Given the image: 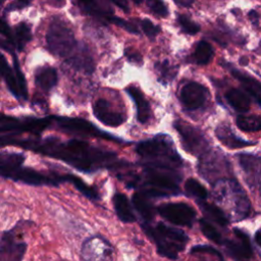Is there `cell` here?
<instances>
[{"instance_id": "obj_1", "label": "cell", "mask_w": 261, "mask_h": 261, "mask_svg": "<svg viewBox=\"0 0 261 261\" xmlns=\"http://www.w3.org/2000/svg\"><path fill=\"white\" fill-rule=\"evenodd\" d=\"M14 144L45 156L62 160L85 172L114 166L117 163L115 153L92 147L87 142L76 139L60 142L56 138H46L41 142L22 141Z\"/></svg>"}, {"instance_id": "obj_2", "label": "cell", "mask_w": 261, "mask_h": 261, "mask_svg": "<svg viewBox=\"0 0 261 261\" xmlns=\"http://www.w3.org/2000/svg\"><path fill=\"white\" fill-rule=\"evenodd\" d=\"M136 152L146 161L147 166L175 170L182 162L172 142L162 135L139 143Z\"/></svg>"}, {"instance_id": "obj_3", "label": "cell", "mask_w": 261, "mask_h": 261, "mask_svg": "<svg viewBox=\"0 0 261 261\" xmlns=\"http://www.w3.org/2000/svg\"><path fill=\"white\" fill-rule=\"evenodd\" d=\"M142 228L154 242L157 253L171 260L177 259L189 242V237L184 230L166 225L163 222H158L156 225L143 223Z\"/></svg>"}, {"instance_id": "obj_4", "label": "cell", "mask_w": 261, "mask_h": 261, "mask_svg": "<svg viewBox=\"0 0 261 261\" xmlns=\"http://www.w3.org/2000/svg\"><path fill=\"white\" fill-rule=\"evenodd\" d=\"M46 43L48 50L53 55L65 59H68L80 45L75 41L71 28L64 19L58 16L53 17L49 23Z\"/></svg>"}, {"instance_id": "obj_5", "label": "cell", "mask_w": 261, "mask_h": 261, "mask_svg": "<svg viewBox=\"0 0 261 261\" xmlns=\"http://www.w3.org/2000/svg\"><path fill=\"white\" fill-rule=\"evenodd\" d=\"M145 190L149 197H168L178 194L179 176L177 171L167 168L146 166L144 170Z\"/></svg>"}, {"instance_id": "obj_6", "label": "cell", "mask_w": 261, "mask_h": 261, "mask_svg": "<svg viewBox=\"0 0 261 261\" xmlns=\"http://www.w3.org/2000/svg\"><path fill=\"white\" fill-rule=\"evenodd\" d=\"M114 254L113 245L101 234L85 239L80 250L82 261H113Z\"/></svg>"}, {"instance_id": "obj_7", "label": "cell", "mask_w": 261, "mask_h": 261, "mask_svg": "<svg viewBox=\"0 0 261 261\" xmlns=\"http://www.w3.org/2000/svg\"><path fill=\"white\" fill-rule=\"evenodd\" d=\"M54 123H56L57 127L60 128L63 132L69 133V134H74L79 136H90V137H101L107 140L115 141L122 143L123 141L117 140V138L106 134L102 132L100 128L96 127L93 123L89 122L86 119L83 118H77V117H53Z\"/></svg>"}, {"instance_id": "obj_8", "label": "cell", "mask_w": 261, "mask_h": 261, "mask_svg": "<svg viewBox=\"0 0 261 261\" xmlns=\"http://www.w3.org/2000/svg\"><path fill=\"white\" fill-rule=\"evenodd\" d=\"M157 212L165 220L179 226L191 227L196 219L195 209L184 202L164 203L158 206Z\"/></svg>"}, {"instance_id": "obj_9", "label": "cell", "mask_w": 261, "mask_h": 261, "mask_svg": "<svg viewBox=\"0 0 261 261\" xmlns=\"http://www.w3.org/2000/svg\"><path fill=\"white\" fill-rule=\"evenodd\" d=\"M52 117L46 118H24L22 120L7 117L2 114L0 119V129L2 133L10 130L30 132L35 135H40L51 123Z\"/></svg>"}, {"instance_id": "obj_10", "label": "cell", "mask_w": 261, "mask_h": 261, "mask_svg": "<svg viewBox=\"0 0 261 261\" xmlns=\"http://www.w3.org/2000/svg\"><path fill=\"white\" fill-rule=\"evenodd\" d=\"M174 127L178 136L181 138L184 149L187 152L193 155H197L202 153L207 147L208 143L203 134L194 126L184 123V121L177 120L174 122Z\"/></svg>"}, {"instance_id": "obj_11", "label": "cell", "mask_w": 261, "mask_h": 261, "mask_svg": "<svg viewBox=\"0 0 261 261\" xmlns=\"http://www.w3.org/2000/svg\"><path fill=\"white\" fill-rule=\"evenodd\" d=\"M27 249V243L17 240L14 229L2 232L0 243V261H22Z\"/></svg>"}, {"instance_id": "obj_12", "label": "cell", "mask_w": 261, "mask_h": 261, "mask_svg": "<svg viewBox=\"0 0 261 261\" xmlns=\"http://www.w3.org/2000/svg\"><path fill=\"white\" fill-rule=\"evenodd\" d=\"M209 97L207 88L197 82L187 83L179 92V101L182 106L191 111L200 109Z\"/></svg>"}, {"instance_id": "obj_13", "label": "cell", "mask_w": 261, "mask_h": 261, "mask_svg": "<svg viewBox=\"0 0 261 261\" xmlns=\"http://www.w3.org/2000/svg\"><path fill=\"white\" fill-rule=\"evenodd\" d=\"M9 178L31 186H57L64 181L63 175H49L29 167H20L15 170Z\"/></svg>"}, {"instance_id": "obj_14", "label": "cell", "mask_w": 261, "mask_h": 261, "mask_svg": "<svg viewBox=\"0 0 261 261\" xmlns=\"http://www.w3.org/2000/svg\"><path fill=\"white\" fill-rule=\"evenodd\" d=\"M93 112L99 121L110 127L119 126L126 119L124 113L115 110L110 102L102 98L95 101L93 105Z\"/></svg>"}, {"instance_id": "obj_15", "label": "cell", "mask_w": 261, "mask_h": 261, "mask_svg": "<svg viewBox=\"0 0 261 261\" xmlns=\"http://www.w3.org/2000/svg\"><path fill=\"white\" fill-rule=\"evenodd\" d=\"M236 239L224 241L223 245L225 246L229 255L239 260L250 259L253 255V251L251 248L249 237L242 231L241 229H233Z\"/></svg>"}, {"instance_id": "obj_16", "label": "cell", "mask_w": 261, "mask_h": 261, "mask_svg": "<svg viewBox=\"0 0 261 261\" xmlns=\"http://www.w3.org/2000/svg\"><path fill=\"white\" fill-rule=\"evenodd\" d=\"M125 91L136 105L138 121L142 124L147 123L150 120L151 114H152L151 107L148 100L146 99L142 91L135 86H128L125 89Z\"/></svg>"}, {"instance_id": "obj_17", "label": "cell", "mask_w": 261, "mask_h": 261, "mask_svg": "<svg viewBox=\"0 0 261 261\" xmlns=\"http://www.w3.org/2000/svg\"><path fill=\"white\" fill-rule=\"evenodd\" d=\"M66 61L75 68L76 70L84 71L87 73H91L95 68L94 60L88 50L84 45L80 44L77 49L73 52V54L66 59Z\"/></svg>"}, {"instance_id": "obj_18", "label": "cell", "mask_w": 261, "mask_h": 261, "mask_svg": "<svg viewBox=\"0 0 261 261\" xmlns=\"http://www.w3.org/2000/svg\"><path fill=\"white\" fill-rule=\"evenodd\" d=\"M113 207L116 216L123 223H133L136 222L137 218L133 211L132 204L127 197L122 193H115L112 198Z\"/></svg>"}, {"instance_id": "obj_19", "label": "cell", "mask_w": 261, "mask_h": 261, "mask_svg": "<svg viewBox=\"0 0 261 261\" xmlns=\"http://www.w3.org/2000/svg\"><path fill=\"white\" fill-rule=\"evenodd\" d=\"M77 4L80 5L81 9H83L85 12L101 20L112 22L115 16L113 9L106 2L93 1V2H79Z\"/></svg>"}, {"instance_id": "obj_20", "label": "cell", "mask_w": 261, "mask_h": 261, "mask_svg": "<svg viewBox=\"0 0 261 261\" xmlns=\"http://www.w3.org/2000/svg\"><path fill=\"white\" fill-rule=\"evenodd\" d=\"M230 72L236 79H238L240 81V83L245 88L246 92L248 94H250L251 97L254 98V100L261 107V83L256 81L251 75H248L239 69L231 68Z\"/></svg>"}, {"instance_id": "obj_21", "label": "cell", "mask_w": 261, "mask_h": 261, "mask_svg": "<svg viewBox=\"0 0 261 261\" xmlns=\"http://www.w3.org/2000/svg\"><path fill=\"white\" fill-rule=\"evenodd\" d=\"M25 157L20 153L2 152L0 155V171L3 177L9 178V176L18 168L21 167Z\"/></svg>"}, {"instance_id": "obj_22", "label": "cell", "mask_w": 261, "mask_h": 261, "mask_svg": "<svg viewBox=\"0 0 261 261\" xmlns=\"http://www.w3.org/2000/svg\"><path fill=\"white\" fill-rule=\"evenodd\" d=\"M215 135L217 137V139L227 148L229 149H237V148H243L246 146H251L254 145L255 143L252 142H248L245 141L241 138H239L238 136H236L232 130L230 129V127H228L227 125H219L217 126V128L215 129Z\"/></svg>"}, {"instance_id": "obj_23", "label": "cell", "mask_w": 261, "mask_h": 261, "mask_svg": "<svg viewBox=\"0 0 261 261\" xmlns=\"http://www.w3.org/2000/svg\"><path fill=\"white\" fill-rule=\"evenodd\" d=\"M35 82L40 89L44 91H50L57 85L58 82V74L56 69L50 65L39 67L35 73Z\"/></svg>"}, {"instance_id": "obj_24", "label": "cell", "mask_w": 261, "mask_h": 261, "mask_svg": "<svg viewBox=\"0 0 261 261\" xmlns=\"http://www.w3.org/2000/svg\"><path fill=\"white\" fill-rule=\"evenodd\" d=\"M189 255L194 261H224L222 254L209 245H197L191 248Z\"/></svg>"}, {"instance_id": "obj_25", "label": "cell", "mask_w": 261, "mask_h": 261, "mask_svg": "<svg viewBox=\"0 0 261 261\" xmlns=\"http://www.w3.org/2000/svg\"><path fill=\"white\" fill-rule=\"evenodd\" d=\"M135 209L144 219V223H149L154 217V208L149 201V196L143 192L135 193L132 198Z\"/></svg>"}, {"instance_id": "obj_26", "label": "cell", "mask_w": 261, "mask_h": 261, "mask_svg": "<svg viewBox=\"0 0 261 261\" xmlns=\"http://www.w3.org/2000/svg\"><path fill=\"white\" fill-rule=\"evenodd\" d=\"M225 100L237 111L244 113L250 109V98L240 89L232 88L225 93Z\"/></svg>"}, {"instance_id": "obj_27", "label": "cell", "mask_w": 261, "mask_h": 261, "mask_svg": "<svg viewBox=\"0 0 261 261\" xmlns=\"http://www.w3.org/2000/svg\"><path fill=\"white\" fill-rule=\"evenodd\" d=\"M1 73H2V77L6 84L9 92L17 99L22 98L14 70H12L10 68V66L8 65L4 55L1 56Z\"/></svg>"}, {"instance_id": "obj_28", "label": "cell", "mask_w": 261, "mask_h": 261, "mask_svg": "<svg viewBox=\"0 0 261 261\" xmlns=\"http://www.w3.org/2000/svg\"><path fill=\"white\" fill-rule=\"evenodd\" d=\"M198 204H199V207L201 208V210L204 212V214L209 219H211L212 221L216 222L217 224H219L221 226H226L228 224L227 216L224 214V212L219 207H217L214 204L207 203L205 201H199Z\"/></svg>"}, {"instance_id": "obj_29", "label": "cell", "mask_w": 261, "mask_h": 261, "mask_svg": "<svg viewBox=\"0 0 261 261\" xmlns=\"http://www.w3.org/2000/svg\"><path fill=\"white\" fill-rule=\"evenodd\" d=\"M213 55H214V50L211 44L205 40H201L197 43L192 57L197 64L206 65L211 61V59L213 58Z\"/></svg>"}, {"instance_id": "obj_30", "label": "cell", "mask_w": 261, "mask_h": 261, "mask_svg": "<svg viewBox=\"0 0 261 261\" xmlns=\"http://www.w3.org/2000/svg\"><path fill=\"white\" fill-rule=\"evenodd\" d=\"M63 180L70 182L74 186V188L82 193L85 197H87L88 199L92 200V201H97L100 199L99 193L91 186L87 185L85 181H83L79 176L73 175V174H64L63 175Z\"/></svg>"}, {"instance_id": "obj_31", "label": "cell", "mask_w": 261, "mask_h": 261, "mask_svg": "<svg viewBox=\"0 0 261 261\" xmlns=\"http://www.w3.org/2000/svg\"><path fill=\"white\" fill-rule=\"evenodd\" d=\"M237 126L246 133L261 130V117L255 114H240L236 119Z\"/></svg>"}, {"instance_id": "obj_32", "label": "cell", "mask_w": 261, "mask_h": 261, "mask_svg": "<svg viewBox=\"0 0 261 261\" xmlns=\"http://www.w3.org/2000/svg\"><path fill=\"white\" fill-rule=\"evenodd\" d=\"M14 45L18 51L23 50L25 45L32 40L31 28L27 22H19L15 25L13 32Z\"/></svg>"}, {"instance_id": "obj_33", "label": "cell", "mask_w": 261, "mask_h": 261, "mask_svg": "<svg viewBox=\"0 0 261 261\" xmlns=\"http://www.w3.org/2000/svg\"><path fill=\"white\" fill-rule=\"evenodd\" d=\"M185 190L190 197H194L197 202L205 201L208 197V192L206 188L197 179L190 177L185 182Z\"/></svg>"}, {"instance_id": "obj_34", "label": "cell", "mask_w": 261, "mask_h": 261, "mask_svg": "<svg viewBox=\"0 0 261 261\" xmlns=\"http://www.w3.org/2000/svg\"><path fill=\"white\" fill-rule=\"evenodd\" d=\"M199 225H200V229L202 231V233L209 239L210 241L218 244V245H223L224 241L222 239L221 233L206 219L201 218L199 220Z\"/></svg>"}, {"instance_id": "obj_35", "label": "cell", "mask_w": 261, "mask_h": 261, "mask_svg": "<svg viewBox=\"0 0 261 261\" xmlns=\"http://www.w3.org/2000/svg\"><path fill=\"white\" fill-rule=\"evenodd\" d=\"M176 20L181 32L188 35H196L200 31V25L186 14H178Z\"/></svg>"}, {"instance_id": "obj_36", "label": "cell", "mask_w": 261, "mask_h": 261, "mask_svg": "<svg viewBox=\"0 0 261 261\" xmlns=\"http://www.w3.org/2000/svg\"><path fill=\"white\" fill-rule=\"evenodd\" d=\"M12 61H13V70H14V73H15V76H16V80H17V83H18V87H19V90H20V93H21V97L23 99H28V87H27V82H25V77L19 67V63H18V60L15 56L14 53H12Z\"/></svg>"}, {"instance_id": "obj_37", "label": "cell", "mask_w": 261, "mask_h": 261, "mask_svg": "<svg viewBox=\"0 0 261 261\" xmlns=\"http://www.w3.org/2000/svg\"><path fill=\"white\" fill-rule=\"evenodd\" d=\"M140 24H141V28H142L143 32L145 33V35L151 40H154L160 32V28L158 25L154 24L150 19H147V18L142 19Z\"/></svg>"}, {"instance_id": "obj_38", "label": "cell", "mask_w": 261, "mask_h": 261, "mask_svg": "<svg viewBox=\"0 0 261 261\" xmlns=\"http://www.w3.org/2000/svg\"><path fill=\"white\" fill-rule=\"evenodd\" d=\"M147 6L156 15L160 17H166L168 15V9L164 2L162 1H147Z\"/></svg>"}, {"instance_id": "obj_39", "label": "cell", "mask_w": 261, "mask_h": 261, "mask_svg": "<svg viewBox=\"0 0 261 261\" xmlns=\"http://www.w3.org/2000/svg\"><path fill=\"white\" fill-rule=\"evenodd\" d=\"M124 54H125L127 60L130 61L132 63H135V64H142L143 59H142L141 54H140L138 51H136V50H134V49H130V48H126L125 51H124Z\"/></svg>"}, {"instance_id": "obj_40", "label": "cell", "mask_w": 261, "mask_h": 261, "mask_svg": "<svg viewBox=\"0 0 261 261\" xmlns=\"http://www.w3.org/2000/svg\"><path fill=\"white\" fill-rule=\"evenodd\" d=\"M31 4L30 1H13L9 3L6 7V11H12V10H18L22 9Z\"/></svg>"}, {"instance_id": "obj_41", "label": "cell", "mask_w": 261, "mask_h": 261, "mask_svg": "<svg viewBox=\"0 0 261 261\" xmlns=\"http://www.w3.org/2000/svg\"><path fill=\"white\" fill-rule=\"evenodd\" d=\"M174 3L177 4V5H180V6L189 7L194 3V1H192V0H179V1H175Z\"/></svg>"}, {"instance_id": "obj_42", "label": "cell", "mask_w": 261, "mask_h": 261, "mask_svg": "<svg viewBox=\"0 0 261 261\" xmlns=\"http://www.w3.org/2000/svg\"><path fill=\"white\" fill-rule=\"evenodd\" d=\"M249 16H250V18L252 19V21H253L254 23H256V20H255V19L258 20V14L256 13V11H255V10H251L250 13H249Z\"/></svg>"}, {"instance_id": "obj_43", "label": "cell", "mask_w": 261, "mask_h": 261, "mask_svg": "<svg viewBox=\"0 0 261 261\" xmlns=\"http://www.w3.org/2000/svg\"><path fill=\"white\" fill-rule=\"evenodd\" d=\"M114 4L115 5H118V6H120L121 7V9H123L124 10V12H128V7H127V5H126V3L125 2H114Z\"/></svg>"}, {"instance_id": "obj_44", "label": "cell", "mask_w": 261, "mask_h": 261, "mask_svg": "<svg viewBox=\"0 0 261 261\" xmlns=\"http://www.w3.org/2000/svg\"><path fill=\"white\" fill-rule=\"evenodd\" d=\"M255 241H256V243L261 247V228L256 232V234H255Z\"/></svg>"}]
</instances>
